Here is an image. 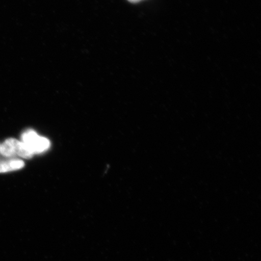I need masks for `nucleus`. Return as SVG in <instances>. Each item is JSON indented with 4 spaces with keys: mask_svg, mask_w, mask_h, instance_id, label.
Returning <instances> with one entry per match:
<instances>
[{
    "mask_svg": "<svg viewBox=\"0 0 261 261\" xmlns=\"http://www.w3.org/2000/svg\"><path fill=\"white\" fill-rule=\"evenodd\" d=\"M0 154L6 158L19 156L27 159L34 155L23 143L15 139H7L0 145Z\"/></svg>",
    "mask_w": 261,
    "mask_h": 261,
    "instance_id": "nucleus-1",
    "label": "nucleus"
},
{
    "mask_svg": "<svg viewBox=\"0 0 261 261\" xmlns=\"http://www.w3.org/2000/svg\"><path fill=\"white\" fill-rule=\"evenodd\" d=\"M21 140L34 154H40L46 151L50 146L49 140L39 136L33 130H25L21 136Z\"/></svg>",
    "mask_w": 261,
    "mask_h": 261,
    "instance_id": "nucleus-2",
    "label": "nucleus"
},
{
    "mask_svg": "<svg viewBox=\"0 0 261 261\" xmlns=\"http://www.w3.org/2000/svg\"><path fill=\"white\" fill-rule=\"evenodd\" d=\"M25 163L22 160L12 159L0 161V173H6L18 170L24 168Z\"/></svg>",
    "mask_w": 261,
    "mask_h": 261,
    "instance_id": "nucleus-3",
    "label": "nucleus"
},
{
    "mask_svg": "<svg viewBox=\"0 0 261 261\" xmlns=\"http://www.w3.org/2000/svg\"><path fill=\"white\" fill-rule=\"evenodd\" d=\"M128 1L132 3H138L141 1V0H128Z\"/></svg>",
    "mask_w": 261,
    "mask_h": 261,
    "instance_id": "nucleus-4",
    "label": "nucleus"
}]
</instances>
